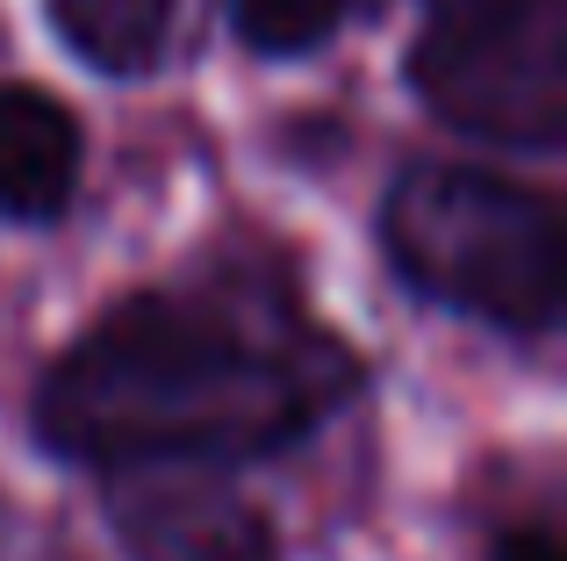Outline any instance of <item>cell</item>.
<instances>
[{
	"instance_id": "cell-5",
	"label": "cell",
	"mask_w": 567,
	"mask_h": 561,
	"mask_svg": "<svg viewBox=\"0 0 567 561\" xmlns=\"http://www.w3.org/2000/svg\"><path fill=\"white\" fill-rule=\"evenodd\" d=\"M86 187V130L51 86L0 80V224L58 231Z\"/></svg>"
},
{
	"instance_id": "cell-6",
	"label": "cell",
	"mask_w": 567,
	"mask_h": 561,
	"mask_svg": "<svg viewBox=\"0 0 567 561\" xmlns=\"http://www.w3.org/2000/svg\"><path fill=\"white\" fill-rule=\"evenodd\" d=\"M194 0H51V29L94 80H158L181 65Z\"/></svg>"
},
{
	"instance_id": "cell-8",
	"label": "cell",
	"mask_w": 567,
	"mask_h": 561,
	"mask_svg": "<svg viewBox=\"0 0 567 561\" xmlns=\"http://www.w3.org/2000/svg\"><path fill=\"white\" fill-rule=\"evenodd\" d=\"M482 561H560V526L554 519H503L488 533Z\"/></svg>"
},
{
	"instance_id": "cell-2",
	"label": "cell",
	"mask_w": 567,
	"mask_h": 561,
	"mask_svg": "<svg viewBox=\"0 0 567 561\" xmlns=\"http://www.w3.org/2000/svg\"><path fill=\"white\" fill-rule=\"evenodd\" d=\"M374 253L410 303L503 346H554L567 245L554 187L482 159H410L374 202Z\"/></svg>"
},
{
	"instance_id": "cell-1",
	"label": "cell",
	"mask_w": 567,
	"mask_h": 561,
	"mask_svg": "<svg viewBox=\"0 0 567 561\" xmlns=\"http://www.w3.org/2000/svg\"><path fill=\"white\" fill-rule=\"evenodd\" d=\"M374 396V353L266 253H216L101 303L29 381V447L72 476L274 468Z\"/></svg>"
},
{
	"instance_id": "cell-7",
	"label": "cell",
	"mask_w": 567,
	"mask_h": 561,
	"mask_svg": "<svg viewBox=\"0 0 567 561\" xmlns=\"http://www.w3.org/2000/svg\"><path fill=\"white\" fill-rule=\"evenodd\" d=\"M374 8L381 0H230V29L251 58L295 65V58H317L323 43H338Z\"/></svg>"
},
{
	"instance_id": "cell-3",
	"label": "cell",
	"mask_w": 567,
	"mask_h": 561,
	"mask_svg": "<svg viewBox=\"0 0 567 561\" xmlns=\"http://www.w3.org/2000/svg\"><path fill=\"white\" fill-rule=\"evenodd\" d=\"M402 80L453 137L511 159H560L567 0H424Z\"/></svg>"
},
{
	"instance_id": "cell-9",
	"label": "cell",
	"mask_w": 567,
	"mask_h": 561,
	"mask_svg": "<svg viewBox=\"0 0 567 561\" xmlns=\"http://www.w3.org/2000/svg\"><path fill=\"white\" fill-rule=\"evenodd\" d=\"M43 548H51V540H37V526L0 497V561H43Z\"/></svg>"
},
{
	"instance_id": "cell-4",
	"label": "cell",
	"mask_w": 567,
	"mask_h": 561,
	"mask_svg": "<svg viewBox=\"0 0 567 561\" xmlns=\"http://www.w3.org/2000/svg\"><path fill=\"white\" fill-rule=\"evenodd\" d=\"M115 561H288L274 504L237 468H115L94 476Z\"/></svg>"
}]
</instances>
